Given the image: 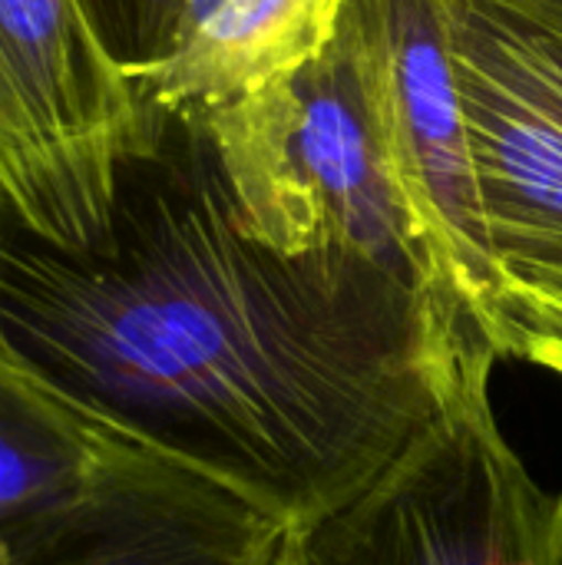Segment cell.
Returning <instances> with one entry per match:
<instances>
[{
	"mask_svg": "<svg viewBox=\"0 0 562 565\" xmlns=\"http://www.w3.org/2000/svg\"><path fill=\"white\" fill-rule=\"evenodd\" d=\"M192 122L255 242L291 258H361L460 305L394 185L344 33L308 66Z\"/></svg>",
	"mask_w": 562,
	"mask_h": 565,
	"instance_id": "cell-2",
	"label": "cell"
},
{
	"mask_svg": "<svg viewBox=\"0 0 562 565\" xmlns=\"http://www.w3.org/2000/svg\"><path fill=\"white\" fill-rule=\"evenodd\" d=\"M474 334L460 305L361 258L255 242L212 159L136 162L86 248L0 209V351L285 530L401 454Z\"/></svg>",
	"mask_w": 562,
	"mask_h": 565,
	"instance_id": "cell-1",
	"label": "cell"
},
{
	"mask_svg": "<svg viewBox=\"0 0 562 565\" xmlns=\"http://www.w3.org/2000/svg\"><path fill=\"white\" fill-rule=\"evenodd\" d=\"M474 324L497 358L527 361L562 377V271L503 268Z\"/></svg>",
	"mask_w": 562,
	"mask_h": 565,
	"instance_id": "cell-10",
	"label": "cell"
},
{
	"mask_svg": "<svg viewBox=\"0 0 562 565\" xmlns=\"http://www.w3.org/2000/svg\"><path fill=\"white\" fill-rule=\"evenodd\" d=\"M444 7L490 252L562 271V0Z\"/></svg>",
	"mask_w": 562,
	"mask_h": 565,
	"instance_id": "cell-5",
	"label": "cell"
},
{
	"mask_svg": "<svg viewBox=\"0 0 562 565\" xmlns=\"http://www.w3.org/2000/svg\"><path fill=\"white\" fill-rule=\"evenodd\" d=\"M351 0H176L162 46L136 60L159 116L199 119L318 60Z\"/></svg>",
	"mask_w": 562,
	"mask_h": 565,
	"instance_id": "cell-8",
	"label": "cell"
},
{
	"mask_svg": "<svg viewBox=\"0 0 562 565\" xmlns=\"http://www.w3.org/2000/svg\"><path fill=\"white\" fill-rule=\"evenodd\" d=\"M341 33L354 50L394 185L474 321L503 271L484 228L447 7L351 0Z\"/></svg>",
	"mask_w": 562,
	"mask_h": 565,
	"instance_id": "cell-6",
	"label": "cell"
},
{
	"mask_svg": "<svg viewBox=\"0 0 562 565\" xmlns=\"http://www.w3.org/2000/svg\"><path fill=\"white\" fill-rule=\"evenodd\" d=\"M0 565H7V546L0 543Z\"/></svg>",
	"mask_w": 562,
	"mask_h": 565,
	"instance_id": "cell-11",
	"label": "cell"
},
{
	"mask_svg": "<svg viewBox=\"0 0 562 565\" xmlns=\"http://www.w3.org/2000/svg\"><path fill=\"white\" fill-rule=\"evenodd\" d=\"M282 533L225 487L132 447L86 503L13 540L7 565H272Z\"/></svg>",
	"mask_w": 562,
	"mask_h": 565,
	"instance_id": "cell-7",
	"label": "cell"
},
{
	"mask_svg": "<svg viewBox=\"0 0 562 565\" xmlns=\"http://www.w3.org/2000/svg\"><path fill=\"white\" fill-rule=\"evenodd\" d=\"M159 113L93 0H0V209L60 248L106 235Z\"/></svg>",
	"mask_w": 562,
	"mask_h": 565,
	"instance_id": "cell-4",
	"label": "cell"
},
{
	"mask_svg": "<svg viewBox=\"0 0 562 565\" xmlns=\"http://www.w3.org/2000/svg\"><path fill=\"white\" fill-rule=\"evenodd\" d=\"M136 444L103 430L0 351V543L86 503Z\"/></svg>",
	"mask_w": 562,
	"mask_h": 565,
	"instance_id": "cell-9",
	"label": "cell"
},
{
	"mask_svg": "<svg viewBox=\"0 0 562 565\" xmlns=\"http://www.w3.org/2000/svg\"><path fill=\"white\" fill-rule=\"evenodd\" d=\"M494 361L477 331L434 417L361 490L288 526L272 565H562V493L500 434Z\"/></svg>",
	"mask_w": 562,
	"mask_h": 565,
	"instance_id": "cell-3",
	"label": "cell"
}]
</instances>
